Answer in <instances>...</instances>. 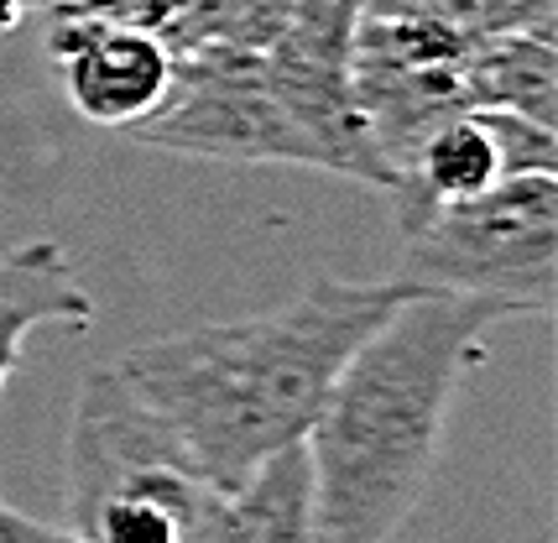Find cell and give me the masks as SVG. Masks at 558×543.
<instances>
[{
	"mask_svg": "<svg viewBox=\"0 0 558 543\" xmlns=\"http://www.w3.org/2000/svg\"><path fill=\"white\" fill-rule=\"evenodd\" d=\"M417 293L408 277H318L271 314L198 324L125 350L116 371L194 470L230 496L271 455L303 445L344 361Z\"/></svg>",
	"mask_w": 558,
	"mask_h": 543,
	"instance_id": "1",
	"label": "cell"
},
{
	"mask_svg": "<svg viewBox=\"0 0 558 543\" xmlns=\"http://www.w3.org/2000/svg\"><path fill=\"white\" fill-rule=\"evenodd\" d=\"M507 303L417 288L344 361L303 439L324 543H391L444 455L449 413Z\"/></svg>",
	"mask_w": 558,
	"mask_h": 543,
	"instance_id": "2",
	"label": "cell"
},
{
	"mask_svg": "<svg viewBox=\"0 0 558 543\" xmlns=\"http://www.w3.org/2000/svg\"><path fill=\"white\" fill-rule=\"evenodd\" d=\"M219 502L121 371L84 376L63 460L69 533L84 543H209Z\"/></svg>",
	"mask_w": 558,
	"mask_h": 543,
	"instance_id": "3",
	"label": "cell"
},
{
	"mask_svg": "<svg viewBox=\"0 0 558 543\" xmlns=\"http://www.w3.org/2000/svg\"><path fill=\"white\" fill-rule=\"evenodd\" d=\"M402 277L434 293L496 298L511 314H554L558 178H507L481 198L428 209L402 230Z\"/></svg>",
	"mask_w": 558,
	"mask_h": 543,
	"instance_id": "4",
	"label": "cell"
},
{
	"mask_svg": "<svg viewBox=\"0 0 558 543\" xmlns=\"http://www.w3.org/2000/svg\"><path fill=\"white\" fill-rule=\"evenodd\" d=\"M125 136L204 162H251V168L288 162L324 173L308 131L292 121L282 95L271 89L267 58L251 48L178 52L168 99Z\"/></svg>",
	"mask_w": 558,
	"mask_h": 543,
	"instance_id": "5",
	"label": "cell"
},
{
	"mask_svg": "<svg viewBox=\"0 0 558 543\" xmlns=\"http://www.w3.org/2000/svg\"><path fill=\"white\" fill-rule=\"evenodd\" d=\"M486 32L438 16H361L350 48V99L391 178L444 121L470 110V58Z\"/></svg>",
	"mask_w": 558,
	"mask_h": 543,
	"instance_id": "6",
	"label": "cell"
},
{
	"mask_svg": "<svg viewBox=\"0 0 558 543\" xmlns=\"http://www.w3.org/2000/svg\"><path fill=\"white\" fill-rule=\"evenodd\" d=\"M361 16L365 0H282L277 32L262 58H267L271 89L318 147L324 173L355 178L371 189H397L350 99V48Z\"/></svg>",
	"mask_w": 558,
	"mask_h": 543,
	"instance_id": "7",
	"label": "cell"
},
{
	"mask_svg": "<svg viewBox=\"0 0 558 543\" xmlns=\"http://www.w3.org/2000/svg\"><path fill=\"white\" fill-rule=\"evenodd\" d=\"M48 63L63 99L89 125L136 131L168 99L178 52L142 26L105 16H48Z\"/></svg>",
	"mask_w": 558,
	"mask_h": 543,
	"instance_id": "8",
	"label": "cell"
},
{
	"mask_svg": "<svg viewBox=\"0 0 558 543\" xmlns=\"http://www.w3.org/2000/svg\"><path fill=\"white\" fill-rule=\"evenodd\" d=\"M507 157H501V142H496V125H490L486 110H464L454 121H444L413 152L408 173L397 178V230L417 225L428 209H449V204H464V198L490 194L496 183H507Z\"/></svg>",
	"mask_w": 558,
	"mask_h": 543,
	"instance_id": "9",
	"label": "cell"
},
{
	"mask_svg": "<svg viewBox=\"0 0 558 543\" xmlns=\"http://www.w3.org/2000/svg\"><path fill=\"white\" fill-rule=\"evenodd\" d=\"M95 319V298L78 288L63 246L32 241V246L0 256V393H5L16 361H22V346L32 329H43V324L89 329Z\"/></svg>",
	"mask_w": 558,
	"mask_h": 543,
	"instance_id": "10",
	"label": "cell"
},
{
	"mask_svg": "<svg viewBox=\"0 0 558 543\" xmlns=\"http://www.w3.org/2000/svg\"><path fill=\"white\" fill-rule=\"evenodd\" d=\"M209 543H324L314 522V486L303 445L271 455L245 486L219 502Z\"/></svg>",
	"mask_w": 558,
	"mask_h": 543,
	"instance_id": "11",
	"label": "cell"
},
{
	"mask_svg": "<svg viewBox=\"0 0 558 543\" xmlns=\"http://www.w3.org/2000/svg\"><path fill=\"white\" fill-rule=\"evenodd\" d=\"M470 110H507L537 125H558V58L554 43L522 32L481 37L470 58Z\"/></svg>",
	"mask_w": 558,
	"mask_h": 543,
	"instance_id": "12",
	"label": "cell"
},
{
	"mask_svg": "<svg viewBox=\"0 0 558 543\" xmlns=\"http://www.w3.org/2000/svg\"><path fill=\"white\" fill-rule=\"evenodd\" d=\"M554 5L558 0H475V16H481L486 37L522 32L537 43H554Z\"/></svg>",
	"mask_w": 558,
	"mask_h": 543,
	"instance_id": "13",
	"label": "cell"
},
{
	"mask_svg": "<svg viewBox=\"0 0 558 543\" xmlns=\"http://www.w3.org/2000/svg\"><path fill=\"white\" fill-rule=\"evenodd\" d=\"M0 543H84V539L69 533V528H52V522L26 518V512H16V507L0 496Z\"/></svg>",
	"mask_w": 558,
	"mask_h": 543,
	"instance_id": "14",
	"label": "cell"
},
{
	"mask_svg": "<svg viewBox=\"0 0 558 543\" xmlns=\"http://www.w3.org/2000/svg\"><path fill=\"white\" fill-rule=\"evenodd\" d=\"M32 11V0H0V43L22 26V16Z\"/></svg>",
	"mask_w": 558,
	"mask_h": 543,
	"instance_id": "15",
	"label": "cell"
}]
</instances>
